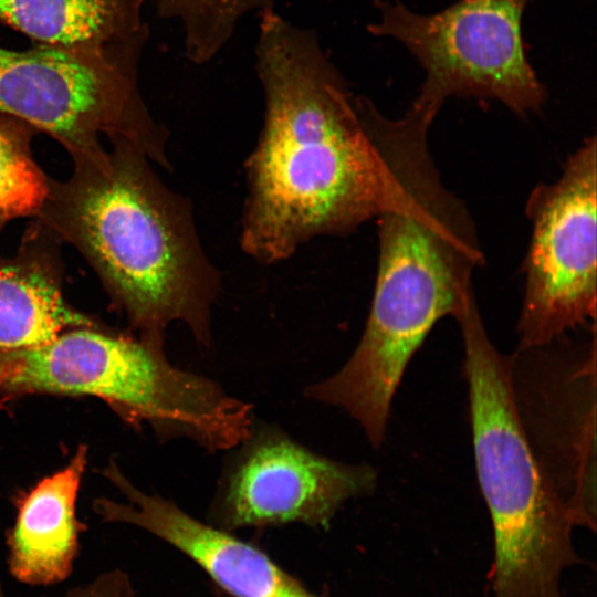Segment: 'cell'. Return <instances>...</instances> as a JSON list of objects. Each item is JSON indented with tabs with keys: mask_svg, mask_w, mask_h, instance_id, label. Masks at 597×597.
Returning <instances> with one entry per match:
<instances>
[{
	"mask_svg": "<svg viewBox=\"0 0 597 597\" xmlns=\"http://www.w3.org/2000/svg\"><path fill=\"white\" fill-rule=\"evenodd\" d=\"M360 118L391 174L378 223V269L362 337L328 377L335 399L369 418L389 415L405 370L432 327L474 294L483 254L464 203L443 184L429 148L433 121L410 109L383 115L369 98Z\"/></svg>",
	"mask_w": 597,
	"mask_h": 597,
	"instance_id": "7a4b0ae2",
	"label": "cell"
},
{
	"mask_svg": "<svg viewBox=\"0 0 597 597\" xmlns=\"http://www.w3.org/2000/svg\"><path fill=\"white\" fill-rule=\"evenodd\" d=\"M85 464L86 448L82 446L65 468L20 499L15 523L7 535L9 572L18 582L50 586L71 575L78 535L85 528L76 519Z\"/></svg>",
	"mask_w": 597,
	"mask_h": 597,
	"instance_id": "4fadbf2b",
	"label": "cell"
},
{
	"mask_svg": "<svg viewBox=\"0 0 597 597\" xmlns=\"http://www.w3.org/2000/svg\"><path fill=\"white\" fill-rule=\"evenodd\" d=\"M528 0H459L433 14L398 0H375L380 13L367 30L401 42L426 72L411 106L436 117L451 96L496 100L520 116L538 112L547 93L522 36Z\"/></svg>",
	"mask_w": 597,
	"mask_h": 597,
	"instance_id": "52a82bcc",
	"label": "cell"
},
{
	"mask_svg": "<svg viewBox=\"0 0 597 597\" xmlns=\"http://www.w3.org/2000/svg\"><path fill=\"white\" fill-rule=\"evenodd\" d=\"M0 597H6L0 586ZM62 597H134L128 576L119 569L101 574L92 583L70 589Z\"/></svg>",
	"mask_w": 597,
	"mask_h": 597,
	"instance_id": "e0dca14e",
	"label": "cell"
},
{
	"mask_svg": "<svg viewBox=\"0 0 597 597\" xmlns=\"http://www.w3.org/2000/svg\"><path fill=\"white\" fill-rule=\"evenodd\" d=\"M35 133L24 121L0 111V232L13 219L35 217L46 197L50 177L31 148Z\"/></svg>",
	"mask_w": 597,
	"mask_h": 597,
	"instance_id": "9a60e30c",
	"label": "cell"
},
{
	"mask_svg": "<svg viewBox=\"0 0 597 597\" xmlns=\"http://www.w3.org/2000/svg\"><path fill=\"white\" fill-rule=\"evenodd\" d=\"M143 0H0V22L35 44L106 49L148 38Z\"/></svg>",
	"mask_w": 597,
	"mask_h": 597,
	"instance_id": "5bb4252c",
	"label": "cell"
},
{
	"mask_svg": "<svg viewBox=\"0 0 597 597\" xmlns=\"http://www.w3.org/2000/svg\"><path fill=\"white\" fill-rule=\"evenodd\" d=\"M513 408L549 491L576 527L596 530L595 321L507 355Z\"/></svg>",
	"mask_w": 597,
	"mask_h": 597,
	"instance_id": "ba28073f",
	"label": "cell"
},
{
	"mask_svg": "<svg viewBox=\"0 0 597 597\" xmlns=\"http://www.w3.org/2000/svg\"><path fill=\"white\" fill-rule=\"evenodd\" d=\"M59 243L34 222L17 253L0 258V348L39 346L66 329L95 325L63 296Z\"/></svg>",
	"mask_w": 597,
	"mask_h": 597,
	"instance_id": "7c38bea8",
	"label": "cell"
},
{
	"mask_svg": "<svg viewBox=\"0 0 597 597\" xmlns=\"http://www.w3.org/2000/svg\"><path fill=\"white\" fill-rule=\"evenodd\" d=\"M33 394L93 396L164 439L229 451L250 434L252 406L172 365L164 341L70 328L33 347L0 348V405Z\"/></svg>",
	"mask_w": 597,
	"mask_h": 597,
	"instance_id": "277c9868",
	"label": "cell"
},
{
	"mask_svg": "<svg viewBox=\"0 0 597 597\" xmlns=\"http://www.w3.org/2000/svg\"><path fill=\"white\" fill-rule=\"evenodd\" d=\"M111 145L70 155L71 176L50 178L35 222L80 251L139 336L164 341L179 322L208 347L221 275L192 205L164 184L138 147Z\"/></svg>",
	"mask_w": 597,
	"mask_h": 597,
	"instance_id": "3957f363",
	"label": "cell"
},
{
	"mask_svg": "<svg viewBox=\"0 0 597 597\" xmlns=\"http://www.w3.org/2000/svg\"><path fill=\"white\" fill-rule=\"evenodd\" d=\"M595 136L569 155L559 177L530 193L517 346L546 343L596 318Z\"/></svg>",
	"mask_w": 597,
	"mask_h": 597,
	"instance_id": "9c48e42d",
	"label": "cell"
},
{
	"mask_svg": "<svg viewBox=\"0 0 597 597\" xmlns=\"http://www.w3.org/2000/svg\"><path fill=\"white\" fill-rule=\"evenodd\" d=\"M105 474L128 502L97 500L95 511L104 521L133 524L158 536L195 561L232 596L273 597L295 583L259 548L195 519L164 498L144 493L115 465Z\"/></svg>",
	"mask_w": 597,
	"mask_h": 597,
	"instance_id": "8fae6325",
	"label": "cell"
},
{
	"mask_svg": "<svg viewBox=\"0 0 597 597\" xmlns=\"http://www.w3.org/2000/svg\"><path fill=\"white\" fill-rule=\"evenodd\" d=\"M463 341L478 480L492 522V597H562L582 558L576 527L545 483L511 398L507 355L489 337L475 296L454 317Z\"/></svg>",
	"mask_w": 597,
	"mask_h": 597,
	"instance_id": "5b68a950",
	"label": "cell"
},
{
	"mask_svg": "<svg viewBox=\"0 0 597 597\" xmlns=\"http://www.w3.org/2000/svg\"><path fill=\"white\" fill-rule=\"evenodd\" d=\"M259 13L265 109L244 164L240 245L272 264L313 239L376 219L387 207L391 174L316 35L272 7Z\"/></svg>",
	"mask_w": 597,
	"mask_h": 597,
	"instance_id": "6da1fadb",
	"label": "cell"
},
{
	"mask_svg": "<svg viewBox=\"0 0 597 597\" xmlns=\"http://www.w3.org/2000/svg\"><path fill=\"white\" fill-rule=\"evenodd\" d=\"M229 455L211 504L220 528L303 523L327 526L343 504L369 495L375 468L345 463L295 441L274 426L253 425Z\"/></svg>",
	"mask_w": 597,
	"mask_h": 597,
	"instance_id": "30bf717a",
	"label": "cell"
},
{
	"mask_svg": "<svg viewBox=\"0 0 597 597\" xmlns=\"http://www.w3.org/2000/svg\"><path fill=\"white\" fill-rule=\"evenodd\" d=\"M272 7L270 0H157L160 18L180 22L187 59L210 62L228 44L240 20Z\"/></svg>",
	"mask_w": 597,
	"mask_h": 597,
	"instance_id": "2e32d148",
	"label": "cell"
},
{
	"mask_svg": "<svg viewBox=\"0 0 597 597\" xmlns=\"http://www.w3.org/2000/svg\"><path fill=\"white\" fill-rule=\"evenodd\" d=\"M273 597H312L306 590H304L297 583L280 590Z\"/></svg>",
	"mask_w": 597,
	"mask_h": 597,
	"instance_id": "ac0fdd59",
	"label": "cell"
},
{
	"mask_svg": "<svg viewBox=\"0 0 597 597\" xmlns=\"http://www.w3.org/2000/svg\"><path fill=\"white\" fill-rule=\"evenodd\" d=\"M147 39L106 49L35 44L0 48V111L57 140L70 154L128 142L171 170L168 132L139 91L138 64Z\"/></svg>",
	"mask_w": 597,
	"mask_h": 597,
	"instance_id": "8992f818",
	"label": "cell"
}]
</instances>
